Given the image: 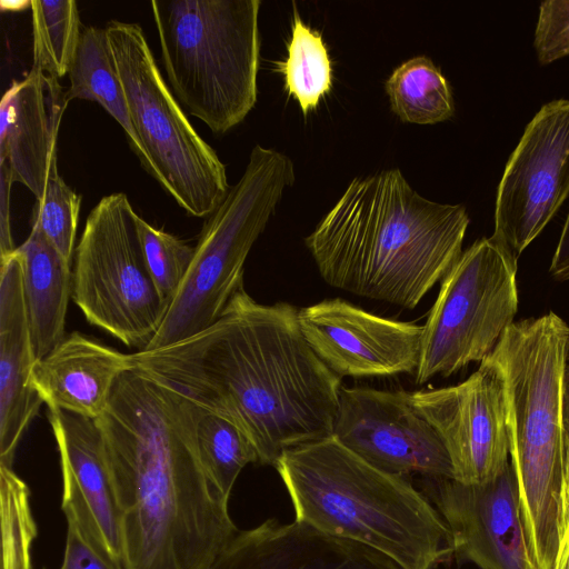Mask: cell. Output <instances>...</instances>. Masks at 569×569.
<instances>
[{"label": "cell", "mask_w": 569, "mask_h": 569, "mask_svg": "<svg viewBox=\"0 0 569 569\" xmlns=\"http://www.w3.org/2000/svg\"><path fill=\"white\" fill-rule=\"evenodd\" d=\"M68 74L70 87L67 90V100L98 102L121 126L132 150L144 167V152L131 123L124 89L106 28L83 27Z\"/></svg>", "instance_id": "22"}, {"label": "cell", "mask_w": 569, "mask_h": 569, "mask_svg": "<svg viewBox=\"0 0 569 569\" xmlns=\"http://www.w3.org/2000/svg\"><path fill=\"white\" fill-rule=\"evenodd\" d=\"M197 439L208 476L229 499L242 469L259 462L253 445L232 422L206 410L198 421Z\"/></svg>", "instance_id": "26"}, {"label": "cell", "mask_w": 569, "mask_h": 569, "mask_svg": "<svg viewBox=\"0 0 569 569\" xmlns=\"http://www.w3.org/2000/svg\"><path fill=\"white\" fill-rule=\"evenodd\" d=\"M299 310L262 305L243 286L206 330L137 351L134 367L237 426L259 463L332 436L341 380L305 339Z\"/></svg>", "instance_id": "1"}, {"label": "cell", "mask_w": 569, "mask_h": 569, "mask_svg": "<svg viewBox=\"0 0 569 569\" xmlns=\"http://www.w3.org/2000/svg\"><path fill=\"white\" fill-rule=\"evenodd\" d=\"M431 569H436V568H431Z\"/></svg>", "instance_id": "37"}, {"label": "cell", "mask_w": 569, "mask_h": 569, "mask_svg": "<svg viewBox=\"0 0 569 569\" xmlns=\"http://www.w3.org/2000/svg\"><path fill=\"white\" fill-rule=\"evenodd\" d=\"M33 64L44 73L61 78L69 72L82 33L73 0L30 1Z\"/></svg>", "instance_id": "25"}, {"label": "cell", "mask_w": 569, "mask_h": 569, "mask_svg": "<svg viewBox=\"0 0 569 569\" xmlns=\"http://www.w3.org/2000/svg\"><path fill=\"white\" fill-rule=\"evenodd\" d=\"M209 569H403L366 545L295 520L239 530Z\"/></svg>", "instance_id": "18"}, {"label": "cell", "mask_w": 569, "mask_h": 569, "mask_svg": "<svg viewBox=\"0 0 569 569\" xmlns=\"http://www.w3.org/2000/svg\"><path fill=\"white\" fill-rule=\"evenodd\" d=\"M569 326L550 311L511 323L483 360L505 390L510 465L535 569H555L563 535V376Z\"/></svg>", "instance_id": "5"}, {"label": "cell", "mask_w": 569, "mask_h": 569, "mask_svg": "<svg viewBox=\"0 0 569 569\" xmlns=\"http://www.w3.org/2000/svg\"><path fill=\"white\" fill-rule=\"evenodd\" d=\"M563 526L569 530V435H565V473H563Z\"/></svg>", "instance_id": "34"}, {"label": "cell", "mask_w": 569, "mask_h": 569, "mask_svg": "<svg viewBox=\"0 0 569 569\" xmlns=\"http://www.w3.org/2000/svg\"><path fill=\"white\" fill-rule=\"evenodd\" d=\"M462 204L419 194L398 168L355 178L306 238L322 279L413 309L462 253Z\"/></svg>", "instance_id": "3"}, {"label": "cell", "mask_w": 569, "mask_h": 569, "mask_svg": "<svg viewBox=\"0 0 569 569\" xmlns=\"http://www.w3.org/2000/svg\"><path fill=\"white\" fill-rule=\"evenodd\" d=\"M391 110L403 122L435 124L453 116L455 103L447 79L426 56L397 67L386 81Z\"/></svg>", "instance_id": "23"}, {"label": "cell", "mask_w": 569, "mask_h": 569, "mask_svg": "<svg viewBox=\"0 0 569 569\" xmlns=\"http://www.w3.org/2000/svg\"><path fill=\"white\" fill-rule=\"evenodd\" d=\"M432 480L428 499L449 528L459 558L480 569H535L510 462L496 479L486 483Z\"/></svg>", "instance_id": "15"}, {"label": "cell", "mask_w": 569, "mask_h": 569, "mask_svg": "<svg viewBox=\"0 0 569 569\" xmlns=\"http://www.w3.org/2000/svg\"><path fill=\"white\" fill-rule=\"evenodd\" d=\"M68 102L58 79L34 66L22 80L12 81L1 99L0 164L36 200L42 198L49 179L59 173L57 139Z\"/></svg>", "instance_id": "17"}, {"label": "cell", "mask_w": 569, "mask_h": 569, "mask_svg": "<svg viewBox=\"0 0 569 569\" xmlns=\"http://www.w3.org/2000/svg\"><path fill=\"white\" fill-rule=\"evenodd\" d=\"M409 399L441 438L455 480L486 483L507 468V407L503 383L495 367L482 361L465 381L409 392Z\"/></svg>", "instance_id": "13"}, {"label": "cell", "mask_w": 569, "mask_h": 569, "mask_svg": "<svg viewBox=\"0 0 569 569\" xmlns=\"http://www.w3.org/2000/svg\"><path fill=\"white\" fill-rule=\"evenodd\" d=\"M16 252L22 266L23 295L37 360L64 339L68 303L72 297L73 270L46 238L37 222Z\"/></svg>", "instance_id": "21"}, {"label": "cell", "mask_w": 569, "mask_h": 569, "mask_svg": "<svg viewBox=\"0 0 569 569\" xmlns=\"http://www.w3.org/2000/svg\"><path fill=\"white\" fill-rule=\"evenodd\" d=\"M106 32L144 168L188 214L209 217L230 189L224 164L181 109L142 28L111 20Z\"/></svg>", "instance_id": "8"}, {"label": "cell", "mask_w": 569, "mask_h": 569, "mask_svg": "<svg viewBox=\"0 0 569 569\" xmlns=\"http://www.w3.org/2000/svg\"><path fill=\"white\" fill-rule=\"evenodd\" d=\"M293 180L289 157L253 147L243 174L203 224L187 276L146 350L188 339L220 318L243 286V266L253 243Z\"/></svg>", "instance_id": "7"}, {"label": "cell", "mask_w": 569, "mask_h": 569, "mask_svg": "<svg viewBox=\"0 0 569 569\" xmlns=\"http://www.w3.org/2000/svg\"><path fill=\"white\" fill-rule=\"evenodd\" d=\"M517 259L492 236L462 251L422 326L417 383L482 362L513 323Z\"/></svg>", "instance_id": "10"}, {"label": "cell", "mask_w": 569, "mask_h": 569, "mask_svg": "<svg viewBox=\"0 0 569 569\" xmlns=\"http://www.w3.org/2000/svg\"><path fill=\"white\" fill-rule=\"evenodd\" d=\"M274 468L297 521L366 545L403 569L437 568L455 553L449 528L428 497L333 436L284 451Z\"/></svg>", "instance_id": "4"}, {"label": "cell", "mask_w": 569, "mask_h": 569, "mask_svg": "<svg viewBox=\"0 0 569 569\" xmlns=\"http://www.w3.org/2000/svg\"><path fill=\"white\" fill-rule=\"evenodd\" d=\"M569 198V100L543 104L527 124L497 189L492 237L516 259Z\"/></svg>", "instance_id": "11"}, {"label": "cell", "mask_w": 569, "mask_h": 569, "mask_svg": "<svg viewBox=\"0 0 569 569\" xmlns=\"http://www.w3.org/2000/svg\"><path fill=\"white\" fill-rule=\"evenodd\" d=\"M62 475L64 515H71L122 565L121 519L96 419L48 408Z\"/></svg>", "instance_id": "16"}, {"label": "cell", "mask_w": 569, "mask_h": 569, "mask_svg": "<svg viewBox=\"0 0 569 569\" xmlns=\"http://www.w3.org/2000/svg\"><path fill=\"white\" fill-rule=\"evenodd\" d=\"M137 217L122 192L93 207L74 250L72 299L91 325L143 351L170 303L147 269Z\"/></svg>", "instance_id": "9"}, {"label": "cell", "mask_w": 569, "mask_h": 569, "mask_svg": "<svg viewBox=\"0 0 569 569\" xmlns=\"http://www.w3.org/2000/svg\"><path fill=\"white\" fill-rule=\"evenodd\" d=\"M12 183L11 172L4 164H0V259L9 257L17 249L10 224V191Z\"/></svg>", "instance_id": "32"}, {"label": "cell", "mask_w": 569, "mask_h": 569, "mask_svg": "<svg viewBox=\"0 0 569 569\" xmlns=\"http://www.w3.org/2000/svg\"><path fill=\"white\" fill-rule=\"evenodd\" d=\"M533 48L541 64L569 56V0H549L540 4Z\"/></svg>", "instance_id": "30"}, {"label": "cell", "mask_w": 569, "mask_h": 569, "mask_svg": "<svg viewBox=\"0 0 569 569\" xmlns=\"http://www.w3.org/2000/svg\"><path fill=\"white\" fill-rule=\"evenodd\" d=\"M137 229L147 269L161 297L170 303L187 276L194 247L154 228L139 216Z\"/></svg>", "instance_id": "28"}, {"label": "cell", "mask_w": 569, "mask_h": 569, "mask_svg": "<svg viewBox=\"0 0 569 569\" xmlns=\"http://www.w3.org/2000/svg\"><path fill=\"white\" fill-rule=\"evenodd\" d=\"M550 273L558 280H569V210L551 259Z\"/></svg>", "instance_id": "33"}, {"label": "cell", "mask_w": 569, "mask_h": 569, "mask_svg": "<svg viewBox=\"0 0 569 569\" xmlns=\"http://www.w3.org/2000/svg\"><path fill=\"white\" fill-rule=\"evenodd\" d=\"M168 84L217 134L257 102L260 0H152Z\"/></svg>", "instance_id": "6"}, {"label": "cell", "mask_w": 569, "mask_h": 569, "mask_svg": "<svg viewBox=\"0 0 569 569\" xmlns=\"http://www.w3.org/2000/svg\"><path fill=\"white\" fill-rule=\"evenodd\" d=\"M562 417L566 432L569 435V352L563 376V399H562Z\"/></svg>", "instance_id": "36"}, {"label": "cell", "mask_w": 569, "mask_h": 569, "mask_svg": "<svg viewBox=\"0 0 569 569\" xmlns=\"http://www.w3.org/2000/svg\"><path fill=\"white\" fill-rule=\"evenodd\" d=\"M203 411L133 367L96 419L120 511L123 569H209L239 531L200 458Z\"/></svg>", "instance_id": "2"}, {"label": "cell", "mask_w": 569, "mask_h": 569, "mask_svg": "<svg viewBox=\"0 0 569 569\" xmlns=\"http://www.w3.org/2000/svg\"><path fill=\"white\" fill-rule=\"evenodd\" d=\"M332 436L383 472L455 479L441 438L409 392L341 387Z\"/></svg>", "instance_id": "12"}, {"label": "cell", "mask_w": 569, "mask_h": 569, "mask_svg": "<svg viewBox=\"0 0 569 569\" xmlns=\"http://www.w3.org/2000/svg\"><path fill=\"white\" fill-rule=\"evenodd\" d=\"M81 194L71 189L59 173L52 176L44 193L33 208L32 221L46 238L70 262L81 208Z\"/></svg>", "instance_id": "29"}, {"label": "cell", "mask_w": 569, "mask_h": 569, "mask_svg": "<svg viewBox=\"0 0 569 569\" xmlns=\"http://www.w3.org/2000/svg\"><path fill=\"white\" fill-rule=\"evenodd\" d=\"M133 367L131 355L74 331L34 362L31 385L48 408L97 419L119 376Z\"/></svg>", "instance_id": "20"}, {"label": "cell", "mask_w": 569, "mask_h": 569, "mask_svg": "<svg viewBox=\"0 0 569 569\" xmlns=\"http://www.w3.org/2000/svg\"><path fill=\"white\" fill-rule=\"evenodd\" d=\"M276 64L283 74L284 89L298 101L303 114L316 109L331 90L332 67L327 46L321 33L302 21L295 4L287 58Z\"/></svg>", "instance_id": "24"}, {"label": "cell", "mask_w": 569, "mask_h": 569, "mask_svg": "<svg viewBox=\"0 0 569 569\" xmlns=\"http://www.w3.org/2000/svg\"><path fill=\"white\" fill-rule=\"evenodd\" d=\"M555 569H569V530L566 526H563Z\"/></svg>", "instance_id": "35"}, {"label": "cell", "mask_w": 569, "mask_h": 569, "mask_svg": "<svg viewBox=\"0 0 569 569\" xmlns=\"http://www.w3.org/2000/svg\"><path fill=\"white\" fill-rule=\"evenodd\" d=\"M36 361L14 250L0 259V466L12 468L18 445L43 403L31 385Z\"/></svg>", "instance_id": "19"}, {"label": "cell", "mask_w": 569, "mask_h": 569, "mask_svg": "<svg viewBox=\"0 0 569 569\" xmlns=\"http://www.w3.org/2000/svg\"><path fill=\"white\" fill-rule=\"evenodd\" d=\"M1 569H31V548L37 525L27 483L12 470L0 466Z\"/></svg>", "instance_id": "27"}, {"label": "cell", "mask_w": 569, "mask_h": 569, "mask_svg": "<svg viewBox=\"0 0 569 569\" xmlns=\"http://www.w3.org/2000/svg\"><path fill=\"white\" fill-rule=\"evenodd\" d=\"M64 516L67 536L60 569H123L74 517Z\"/></svg>", "instance_id": "31"}, {"label": "cell", "mask_w": 569, "mask_h": 569, "mask_svg": "<svg viewBox=\"0 0 569 569\" xmlns=\"http://www.w3.org/2000/svg\"><path fill=\"white\" fill-rule=\"evenodd\" d=\"M298 320L311 349L340 378L418 369L422 326L387 319L339 298L299 309Z\"/></svg>", "instance_id": "14"}]
</instances>
